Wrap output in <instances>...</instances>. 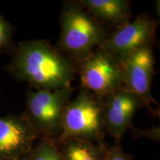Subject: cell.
<instances>
[{"label": "cell", "mask_w": 160, "mask_h": 160, "mask_svg": "<svg viewBox=\"0 0 160 160\" xmlns=\"http://www.w3.org/2000/svg\"><path fill=\"white\" fill-rule=\"evenodd\" d=\"M6 70L14 79L37 90L71 86L77 66L45 40L31 39L15 45Z\"/></svg>", "instance_id": "6da1fadb"}, {"label": "cell", "mask_w": 160, "mask_h": 160, "mask_svg": "<svg viewBox=\"0 0 160 160\" xmlns=\"http://www.w3.org/2000/svg\"><path fill=\"white\" fill-rule=\"evenodd\" d=\"M61 33L57 49L76 65L105 42L109 33L78 2H65L60 16Z\"/></svg>", "instance_id": "7a4b0ae2"}, {"label": "cell", "mask_w": 160, "mask_h": 160, "mask_svg": "<svg viewBox=\"0 0 160 160\" xmlns=\"http://www.w3.org/2000/svg\"><path fill=\"white\" fill-rule=\"evenodd\" d=\"M105 133V100L81 87L66 105L61 134L52 141L57 145L68 139L104 143Z\"/></svg>", "instance_id": "3957f363"}, {"label": "cell", "mask_w": 160, "mask_h": 160, "mask_svg": "<svg viewBox=\"0 0 160 160\" xmlns=\"http://www.w3.org/2000/svg\"><path fill=\"white\" fill-rule=\"evenodd\" d=\"M74 90L71 85L53 91H28L22 116L39 139L55 140L59 137L64 111Z\"/></svg>", "instance_id": "277c9868"}, {"label": "cell", "mask_w": 160, "mask_h": 160, "mask_svg": "<svg viewBox=\"0 0 160 160\" xmlns=\"http://www.w3.org/2000/svg\"><path fill=\"white\" fill-rule=\"evenodd\" d=\"M77 65L81 87L101 99L105 100L125 87L119 60L99 48Z\"/></svg>", "instance_id": "5b68a950"}, {"label": "cell", "mask_w": 160, "mask_h": 160, "mask_svg": "<svg viewBox=\"0 0 160 160\" xmlns=\"http://www.w3.org/2000/svg\"><path fill=\"white\" fill-rule=\"evenodd\" d=\"M157 20L143 13L117 30L98 48L122 60L133 52L154 43Z\"/></svg>", "instance_id": "8992f818"}, {"label": "cell", "mask_w": 160, "mask_h": 160, "mask_svg": "<svg viewBox=\"0 0 160 160\" xmlns=\"http://www.w3.org/2000/svg\"><path fill=\"white\" fill-rule=\"evenodd\" d=\"M125 87L141 100L149 110L157 104L151 95L155 59L152 47L138 50L120 60Z\"/></svg>", "instance_id": "52a82bcc"}, {"label": "cell", "mask_w": 160, "mask_h": 160, "mask_svg": "<svg viewBox=\"0 0 160 160\" xmlns=\"http://www.w3.org/2000/svg\"><path fill=\"white\" fill-rule=\"evenodd\" d=\"M38 139L22 114L0 117V160H21Z\"/></svg>", "instance_id": "ba28073f"}, {"label": "cell", "mask_w": 160, "mask_h": 160, "mask_svg": "<svg viewBox=\"0 0 160 160\" xmlns=\"http://www.w3.org/2000/svg\"><path fill=\"white\" fill-rule=\"evenodd\" d=\"M144 106L142 101L125 87L105 100V131L119 144L138 110Z\"/></svg>", "instance_id": "9c48e42d"}, {"label": "cell", "mask_w": 160, "mask_h": 160, "mask_svg": "<svg viewBox=\"0 0 160 160\" xmlns=\"http://www.w3.org/2000/svg\"><path fill=\"white\" fill-rule=\"evenodd\" d=\"M92 17L103 25L117 28L128 23L132 17L131 2L128 0L77 1Z\"/></svg>", "instance_id": "30bf717a"}, {"label": "cell", "mask_w": 160, "mask_h": 160, "mask_svg": "<svg viewBox=\"0 0 160 160\" xmlns=\"http://www.w3.org/2000/svg\"><path fill=\"white\" fill-rule=\"evenodd\" d=\"M63 160H102L108 145L85 140L68 139L59 143Z\"/></svg>", "instance_id": "8fae6325"}, {"label": "cell", "mask_w": 160, "mask_h": 160, "mask_svg": "<svg viewBox=\"0 0 160 160\" xmlns=\"http://www.w3.org/2000/svg\"><path fill=\"white\" fill-rule=\"evenodd\" d=\"M21 160H63L59 146L50 139H40Z\"/></svg>", "instance_id": "7c38bea8"}, {"label": "cell", "mask_w": 160, "mask_h": 160, "mask_svg": "<svg viewBox=\"0 0 160 160\" xmlns=\"http://www.w3.org/2000/svg\"><path fill=\"white\" fill-rule=\"evenodd\" d=\"M13 31V26L0 15V54L14 48L12 39Z\"/></svg>", "instance_id": "4fadbf2b"}, {"label": "cell", "mask_w": 160, "mask_h": 160, "mask_svg": "<svg viewBox=\"0 0 160 160\" xmlns=\"http://www.w3.org/2000/svg\"><path fill=\"white\" fill-rule=\"evenodd\" d=\"M102 160H133V157L124 151L120 144L108 145Z\"/></svg>", "instance_id": "5bb4252c"}, {"label": "cell", "mask_w": 160, "mask_h": 160, "mask_svg": "<svg viewBox=\"0 0 160 160\" xmlns=\"http://www.w3.org/2000/svg\"><path fill=\"white\" fill-rule=\"evenodd\" d=\"M137 132H135L134 134L138 135L137 137H142L149 139L150 140L155 142L159 141V128H153L147 130V131H139L137 130Z\"/></svg>", "instance_id": "9a60e30c"}]
</instances>
